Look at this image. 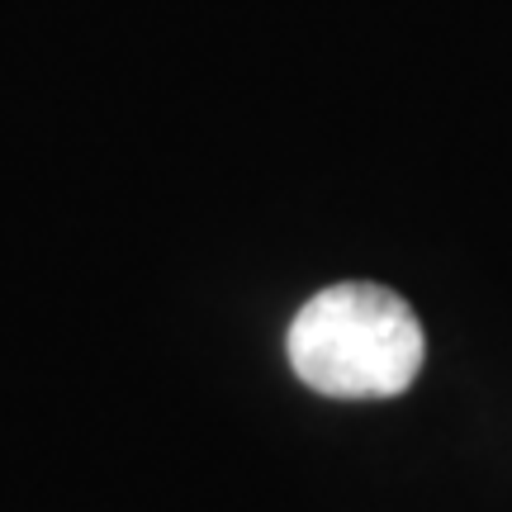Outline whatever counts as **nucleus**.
<instances>
[{
  "instance_id": "obj_1",
  "label": "nucleus",
  "mask_w": 512,
  "mask_h": 512,
  "mask_svg": "<svg viewBox=\"0 0 512 512\" xmlns=\"http://www.w3.org/2000/svg\"><path fill=\"white\" fill-rule=\"evenodd\" d=\"M285 347L294 375L328 399H394L418 380L427 356L408 299L370 280L318 290L294 313Z\"/></svg>"
}]
</instances>
